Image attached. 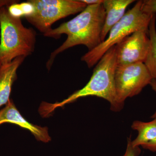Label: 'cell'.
<instances>
[{
	"label": "cell",
	"instance_id": "cell-7",
	"mask_svg": "<svg viewBox=\"0 0 156 156\" xmlns=\"http://www.w3.org/2000/svg\"><path fill=\"white\" fill-rule=\"evenodd\" d=\"M148 30L136 31L115 46L117 66L144 63L150 48Z\"/></svg>",
	"mask_w": 156,
	"mask_h": 156
},
{
	"label": "cell",
	"instance_id": "cell-17",
	"mask_svg": "<svg viewBox=\"0 0 156 156\" xmlns=\"http://www.w3.org/2000/svg\"><path fill=\"white\" fill-rule=\"evenodd\" d=\"M87 5H98L103 3L104 0H82Z\"/></svg>",
	"mask_w": 156,
	"mask_h": 156
},
{
	"label": "cell",
	"instance_id": "cell-4",
	"mask_svg": "<svg viewBox=\"0 0 156 156\" xmlns=\"http://www.w3.org/2000/svg\"><path fill=\"white\" fill-rule=\"evenodd\" d=\"M142 1H137L132 9L110 30L107 38L81 58L89 68L93 67L112 47L137 30H148L151 19L154 15H149L141 10Z\"/></svg>",
	"mask_w": 156,
	"mask_h": 156
},
{
	"label": "cell",
	"instance_id": "cell-9",
	"mask_svg": "<svg viewBox=\"0 0 156 156\" xmlns=\"http://www.w3.org/2000/svg\"><path fill=\"white\" fill-rule=\"evenodd\" d=\"M25 58L17 57L0 67V108L6 105L10 100L12 86L17 79V69Z\"/></svg>",
	"mask_w": 156,
	"mask_h": 156
},
{
	"label": "cell",
	"instance_id": "cell-16",
	"mask_svg": "<svg viewBox=\"0 0 156 156\" xmlns=\"http://www.w3.org/2000/svg\"><path fill=\"white\" fill-rule=\"evenodd\" d=\"M19 1H14V0H5V1H0V9L3 7H9V6L15 4V3L19 2Z\"/></svg>",
	"mask_w": 156,
	"mask_h": 156
},
{
	"label": "cell",
	"instance_id": "cell-14",
	"mask_svg": "<svg viewBox=\"0 0 156 156\" xmlns=\"http://www.w3.org/2000/svg\"><path fill=\"white\" fill-rule=\"evenodd\" d=\"M140 153V150L138 147H134L131 144V137L128 138L127 149L125 154L122 156H138Z\"/></svg>",
	"mask_w": 156,
	"mask_h": 156
},
{
	"label": "cell",
	"instance_id": "cell-18",
	"mask_svg": "<svg viewBox=\"0 0 156 156\" xmlns=\"http://www.w3.org/2000/svg\"><path fill=\"white\" fill-rule=\"evenodd\" d=\"M150 85L152 89L156 93V80H154V79H152V81H151L150 84ZM156 118V112H155L154 114L151 117V118L152 119H154V118Z\"/></svg>",
	"mask_w": 156,
	"mask_h": 156
},
{
	"label": "cell",
	"instance_id": "cell-3",
	"mask_svg": "<svg viewBox=\"0 0 156 156\" xmlns=\"http://www.w3.org/2000/svg\"><path fill=\"white\" fill-rule=\"evenodd\" d=\"M0 67L17 57L31 55L35 48L36 32L12 17L7 7L0 9Z\"/></svg>",
	"mask_w": 156,
	"mask_h": 156
},
{
	"label": "cell",
	"instance_id": "cell-1",
	"mask_svg": "<svg viewBox=\"0 0 156 156\" xmlns=\"http://www.w3.org/2000/svg\"><path fill=\"white\" fill-rule=\"evenodd\" d=\"M105 17L102 4L89 5L74 18L44 34L45 37L55 39H59L62 34L67 37L64 43L50 54L46 63L48 70L51 68L56 56L67 49L83 45L89 51L100 44Z\"/></svg>",
	"mask_w": 156,
	"mask_h": 156
},
{
	"label": "cell",
	"instance_id": "cell-10",
	"mask_svg": "<svg viewBox=\"0 0 156 156\" xmlns=\"http://www.w3.org/2000/svg\"><path fill=\"white\" fill-rule=\"evenodd\" d=\"M134 0H104L102 5L105 12V20L101 38L103 42L112 27L126 14V9Z\"/></svg>",
	"mask_w": 156,
	"mask_h": 156
},
{
	"label": "cell",
	"instance_id": "cell-8",
	"mask_svg": "<svg viewBox=\"0 0 156 156\" xmlns=\"http://www.w3.org/2000/svg\"><path fill=\"white\" fill-rule=\"evenodd\" d=\"M5 123L15 124L28 130L38 141L47 143L51 140L48 128L34 125L25 119L11 99L4 108L0 110V125Z\"/></svg>",
	"mask_w": 156,
	"mask_h": 156
},
{
	"label": "cell",
	"instance_id": "cell-2",
	"mask_svg": "<svg viewBox=\"0 0 156 156\" xmlns=\"http://www.w3.org/2000/svg\"><path fill=\"white\" fill-rule=\"evenodd\" d=\"M117 66L115 46L111 48L96 64L87 85L59 102H43L39 108L42 116L46 117L56 109L72 103L81 98L93 96L101 98L109 102L112 110L116 112L115 75Z\"/></svg>",
	"mask_w": 156,
	"mask_h": 156
},
{
	"label": "cell",
	"instance_id": "cell-11",
	"mask_svg": "<svg viewBox=\"0 0 156 156\" xmlns=\"http://www.w3.org/2000/svg\"><path fill=\"white\" fill-rule=\"evenodd\" d=\"M131 128L138 132L136 139L131 140V144L134 147H139L140 146H142L156 138V118L147 122L134 121Z\"/></svg>",
	"mask_w": 156,
	"mask_h": 156
},
{
	"label": "cell",
	"instance_id": "cell-6",
	"mask_svg": "<svg viewBox=\"0 0 156 156\" xmlns=\"http://www.w3.org/2000/svg\"><path fill=\"white\" fill-rule=\"evenodd\" d=\"M152 79L143 62L117 66L115 75L116 112L122 109L128 98L139 94Z\"/></svg>",
	"mask_w": 156,
	"mask_h": 156
},
{
	"label": "cell",
	"instance_id": "cell-13",
	"mask_svg": "<svg viewBox=\"0 0 156 156\" xmlns=\"http://www.w3.org/2000/svg\"><path fill=\"white\" fill-rule=\"evenodd\" d=\"M141 10L143 12L149 15H153L156 13V0L142 1Z\"/></svg>",
	"mask_w": 156,
	"mask_h": 156
},
{
	"label": "cell",
	"instance_id": "cell-5",
	"mask_svg": "<svg viewBox=\"0 0 156 156\" xmlns=\"http://www.w3.org/2000/svg\"><path fill=\"white\" fill-rule=\"evenodd\" d=\"M34 8L33 14L25 17L27 20L41 33L52 29L59 20L80 13L87 6L82 0H30Z\"/></svg>",
	"mask_w": 156,
	"mask_h": 156
},
{
	"label": "cell",
	"instance_id": "cell-15",
	"mask_svg": "<svg viewBox=\"0 0 156 156\" xmlns=\"http://www.w3.org/2000/svg\"><path fill=\"white\" fill-rule=\"evenodd\" d=\"M141 146L144 149L155 152H156V137Z\"/></svg>",
	"mask_w": 156,
	"mask_h": 156
},
{
	"label": "cell",
	"instance_id": "cell-12",
	"mask_svg": "<svg viewBox=\"0 0 156 156\" xmlns=\"http://www.w3.org/2000/svg\"><path fill=\"white\" fill-rule=\"evenodd\" d=\"M156 14L151 19L148 27V35L151 45L149 51L144 62L153 79L156 80Z\"/></svg>",
	"mask_w": 156,
	"mask_h": 156
}]
</instances>
